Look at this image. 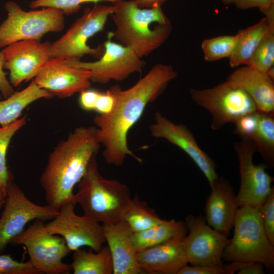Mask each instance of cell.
Wrapping results in <instances>:
<instances>
[{"label": "cell", "mask_w": 274, "mask_h": 274, "mask_svg": "<svg viewBox=\"0 0 274 274\" xmlns=\"http://www.w3.org/2000/svg\"><path fill=\"white\" fill-rule=\"evenodd\" d=\"M177 77L178 72L172 65L158 63L130 88L123 90L116 85L109 89L115 99L112 111L96 116L93 120L99 141L104 147L102 156L108 164L121 166L127 156L142 163V159L128 148L127 134L146 106L162 94Z\"/></svg>", "instance_id": "cell-1"}, {"label": "cell", "mask_w": 274, "mask_h": 274, "mask_svg": "<svg viewBox=\"0 0 274 274\" xmlns=\"http://www.w3.org/2000/svg\"><path fill=\"white\" fill-rule=\"evenodd\" d=\"M100 146L97 128L93 126L77 127L58 143L40 178L47 204L58 210L65 203H75L74 188Z\"/></svg>", "instance_id": "cell-2"}, {"label": "cell", "mask_w": 274, "mask_h": 274, "mask_svg": "<svg viewBox=\"0 0 274 274\" xmlns=\"http://www.w3.org/2000/svg\"><path fill=\"white\" fill-rule=\"evenodd\" d=\"M114 5L111 16L115 28L108 34L140 57L149 55L169 37L172 26L161 7L142 8L133 0Z\"/></svg>", "instance_id": "cell-3"}, {"label": "cell", "mask_w": 274, "mask_h": 274, "mask_svg": "<svg viewBox=\"0 0 274 274\" xmlns=\"http://www.w3.org/2000/svg\"><path fill=\"white\" fill-rule=\"evenodd\" d=\"M96 155L92 156L78 183L75 203L80 206L84 214L99 223H117L122 221L131 199L130 190L119 181L108 179L101 175Z\"/></svg>", "instance_id": "cell-4"}, {"label": "cell", "mask_w": 274, "mask_h": 274, "mask_svg": "<svg viewBox=\"0 0 274 274\" xmlns=\"http://www.w3.org/2000/svg\"><path fill=\"white\" fill-rule=\"evenodd\" d=\"M232 238L223 250L222 259L230 262L261 263L268 270L274 269V245L265 232L258 208H238Z\"/></svg>", "instance_id": "cell-5"}, {"label": "cell", "mask_w": 274, "mask_h": 274, "mask_svg": "<svg viewBox=\"0 0 274 274\" xmlns=\"http://www.w3.org/2000/svg\"><path fill=\"white\" fill-rule=\"evenodd\" d=\"M114 10V5L107 6L97 3L92 8L85 9L82 16L67 31L51 43L50 58L81 60L85 55H89L99 59L105 51L103 45L91 48L87 45V42L104 29L109 16Z\"/></svg>", "instance_id": "cell-6"}, {"label": "cell", "mask_w": 274, "mask_h": 274, "mask_svg": "<svg viewBox=\"0 0 274 274\" xmlns=\"http://www.w3.org/2000/svg\"><path fill=\"white\" fill-rule=\"evenodd\" d=\"M5 7L8 16L0 24V48L22 40L40 41L46 33L60 31L64 27V14L55 8L25 11L12 1Z\"/></svg>", "instance_id": "cell-7"}, {"label": "cell", "mask_w": 274, "mask_h": 274, "mask_svg": "<svg viewBox=\"0 0 274 274\" xmlns=\"http://www.w3.org/2000/svg\"><path fill=\"white\" fill-rule=\"evenodd\" d=\"M11 245L26 248L28 260L39 274H68L72 271L71 265L62 261L71 251L62 237L47 230L43 221L35 220Z\"/></svg>", "instance_id": "cell-8"}, {"label": "cell", "mask_w": 274, "mask_h": 274, "mask_svg": "<svg viewBox=\"0 0 274 274\" xmlns=\"http://www.w3.org/2000/svg\"><path fill=\"white\" fill-rule=\"evenodd\" d=\"M190 97L198 106L211 115V128L220 129L247 114L258 111L249 95L226 81L216 86L203 89L190 88Z\"/></svg>", "instance_id": "cell-9"}, {"label": "cell", "mask_w": 274, "mask_h": 274, "mask_svg": "<svg viewBox=\"0 0 274 274\" xmlns=\"http://www.w3.org/2000/svg\"><path fill=\"white\" fill-rule=\"evenodd\" d=\"M0 216V254L33 220H52L59 211L48 204L40 206L30 201L14 182L8 184L6 198Z\"/></svg>", "instance_id": "cell-10"}, {"label": "cell", "mask_w": 274, "mask_h": 274, "mask_svg": "<svg viewBox=\"0 0 274 274\" xmlns=\"http://www.w3.org/2000/svg\"><path fill=\"white\" fill-rule=\"evenodd\" d=\"M105 51L95 61L65 60L71 66L90 72L91 82L106 84L111 80L122 81L135 73H141L145 62L130 47L112 41L108 34Z\"/></svg>", "instance_id": "cell-11"}, {"label": "cell", "mask_w": 274, "mask_h": 274, "mask_svg": "<svg viewBox=\"0 0 274 274\" xmlns=\"http://www.w3.org/2000/svg\"><path fill=\"white\" fill-rule=\"evenodd\" d=\"M237 155L240 175L239 189L236 194L238 207L248 206L259 208L274 187V178L266 171L264 163L255 164L253 156L256 147L252 140L241 139L234 144Z\"/></svg>", "instance_id": "cell-12"}, {"label": "cell", "mask_w": 274, "mask_h": 274, "mask_svg": "<svg viewBox=\"0 0 274 274\" xmlns=\"http://www.w3.org/2000/svg\"><path fill=\"white\" fill-rule=\"evenodd\" d=\"M75 204L68 202L63 204L58 214L45 224L51 233L61 236L71 251L83 246L89 247L97 252L106 242L102 225L84 214L77 215Z\"/></svg>", "instance_id": "cell-13"}, {"label": "cell", "mask_w": 274, "mask_h": 274, "mask_svg": "<svg viewBox=\"0 0 274 274\" xmlns=\"http://www.w3.org/2000/svg\"><path fill=\"white\" fill-rule=\"evenodd\" d=\"M185 222L188 233L182 243L188 262L197 266L223 265L228 237L211 227L201 215H189Z\"/></svg>", "instance_id": "cell-14"}, {"label": "cell", "mask_w": 274, "mask_h": 274, "mask_svg": "<svg viewBox=\"0 0 274 274\" xmlns=\"http://www.w3.org/2000/svg\"><path fill=\"white\" fill-rule=\"evenodd\" d=\"M48 42L22 40L13 43L1 51L3 67L9 71V81L13 87L33 79L50 58Z\"/></svg>", "instance_id": "cell-15"}, {"label": "cell", "mask_w": 274, "mask_h": 274, "mask_svg": "<svg viewBox=\"0 0 274 274\" xmlns=\"http://www.w3.org/2000/svg\"><path fill=\"white\" fill-rule=\"evenodd\" d=\"M154 120L149 127L151 135L165 139L183 150L203 174L211 186L219 177L216 164L199 147L191 130L184 124L174 123L159 111L155 113Z\"/></svg>", "instance_id": "cell-16"}, {"label": "cell", "mask_w": 274, "mask_h": 274, "mask_svg": "<svg viewBox=\"0 0 274 274\" xmlns=\"http://www.w3.org/2000/svg\"><path fill=\"white\" fill-rule=\"evenodd\" d=\"M91 76L90 71L68 65L64 59L50 58L33 80L53 96L63 98L90 88Z\"/></svg>", "instance_id": "cell-17"}, {"label": "cell", "mask_w": 274, "mask_h": 274, "mask_svg": "<svg viewBox=\"0 0 274 274\" xmlns=\"http://www.w3.org/2000/svg\"><path fill=\"white\" fill-rule=\"evenodd\" d=\"M205 206V219L213 228L228 236L239 208L236 195L228 180L222 177L210 186Z\"/></svg>", "instance_id": "cell-18"}, {"label": "cell", "mask_w": 274, "mask_h": 274, "mask_svg": "<svg viewBox=\"0 0 274 274\" xmlns=\"http://www.w3.org/2000/svg\"><path fill=\"white\" fill-rule=\"evenodd\" d=\"M113 265V274H143L131 242L132 231L123 221L102 224Z\"/></svg>", "instance_id": "cell-19"}, {"label": "cell", "mask_w": 274, "mask_h": 274, "mask_svg": "<svg viewBox=\"0 0 274 274\" xmlns=\"http://www.w3.org/2000/svg\"><path fill=\"white\" fill-rule=\"evenodd\" d=\"M226 81L247 93L258 111L274 114V81L266 72L246 65L232 72Z\"/></svg>", "instance_id": "cell-20"}, {"label": "cell", "mask_w": 274, "mask_h": 274, "mask_svg": "<svg viewBox=\"0 0 274 274\" xmlns=\"http://www.w3.org/2000/svg\"><path fill=\"white\" fill-rule=\"evenodd\" d=\"M182 242L168 241L138 252V262L144 273L178 274L188 263Z\"/></svg>", "instance_id": "cell-21"}, {"label": "cell", "mask_w": 274, "mask_h": 274, "mask_svg": "<svg viewBox=\"0 0 274 274\" xmlns=\"http://www.w3.org/2000/svg\"><path fill=\"white\" fill-rule=\"evenodd\" d=\"M188 233L185 221L164 220L147 229L133 232L131 242L137 252L149 247L172 241H182Z\"/></svg>", "instance_id": "cell-22"}, {"label": "cell", "mask_w": 274, "mask_h": 274, "mask_svg": "<svg viewBox=\"0 0 274 274\" xmlns=\"http://www.w3.org/2000/svg\"><path fill=\"white\" fill-rule=\"evenodd\" d=\"M52 96L32 80L23 90L14 92L4 100L0 99V125L5 126L10 124L19 119L23 111L33 102Z\"/></svg>", "instance_id": "cell-23"}, {"label": "cell", "mask_w": 274, "mask_h": 274, "mask_svg": "<svg viewBox=\"0 0 274 274\" xmlns=\"http://www.w3.org/2000/svg\"><path fill=\"white\" fill-rule=\"evenodd\" d=\"M268 29L267 20L264 17L255 24L240 30L236 33L235 46L229 58L231 67L247 64Z\"/></svg>", "instance_id": "cell-24"}, {"label": "cell", "mask_w": 274, "mask_h": 274, "mask_svg": "<svg viewBox=\"0 0 274 274\" xmlns=\"http://www.w3.org/2000/svg\"><path fill=\"white\" fill-rule=\"evenodd\" d=\"M80 248L74 252L70 264L74 274H112L113 265L108 246L95 253Z\"/></svg>", "instance_id": "cell-25"}, {"label": "cell", "mask_w": 274, "mask_h": 274, "mask_svg": "<svg viewBox=\"0 0 274 274\" xmlns=\"http://www.w3.org/2000/svg\"><path fill=\"white\" fill-rule=\"evenodd\" d=\"M155 211L141 200L138 194L131 198L123 213L122 221L126 222L133 232L147 229L161 222Z\"/></svg>", "instance_id": "cell-26"}, {"label": "cell", "mask_w": 274, "mask_h": 274, "mask_svg": "<svg viewBox=\"0 0 274 274\" xmlns=\"http://www.w3.org/2000/svg\"><path fill=\"white\" fill-rule=\"evenodd\" d=\"M267 167L274 165V114L260 112L257 128L252 140Z\"/></svg>", "instance_id": "cell-27"}, {"label": "cell", "mask_w": 274, "mask_h": 274, "mask_svg": "<svg viewBox=\"0 0 274 274\" xmlns=\"http://www.w3.org/2000/svg\"><path fill=\"white\" fill-rule=\"evenodd\" d=\"M26 122L27 117L24 115L8 125L0 127V190L5 195L8 184L14 179L7 165L8 148L13 136Z\"/></svg>", "instance_id": "cell-28"}, {"label": "cell", "mask_w": 274, "mask_h": 274, "mask_svg": "<svg viewBox=\"0 0 274 274\" xmlns=\"http://www.w3.org/2000/svg\"><path fill=\"white\" fill-rule=\"evenodd\" d=\"M237 35H224L207 39L201 45L207 61L212 62L231 56L236 42Z\"/></svg>", "instance_id": "cell-29"}, {"label": "cell", "mask_w": 274, "mask_h": 274, "mask_svg": "<svg viewBox=\"0 0 274 274\" xmlns=\"http://www.w3.org/2000/svg\"><path fill=\"white\" fill-rule=\"evenodd\" d=\"M246 65L266 72L274 66V26L268 29Z\"/></svg>", "instance_id": "cell-30"}, {"label": "cell", "mask_w": 274, "mask_h": 274, "mask_svg": "<svg viewBox=\"0 0 274 274\" xmlns=\"http://www.w3.org/2000/svg\"><path fill=\"white\" fill-rule=\"evenodd\" d=\"M122 0H34L32 1L29 7L31 9L39 8L53 7L61 10L64 14H72L77 12L81 8L82 4L100 2H108L114 5Z\"/></svg>", "instance_id": "cell-31"}, {"label": "cell", "mask_w": 274, "mask_h": 274, "mask_svg": "<svg viewBox=\"0 0 274 274\" xmlns=\"http://www.w3.org/2000/svg\"><path fill=\"white\" fill-rule=\"evenodd\" d=\"M247 263L230 262L222 265L185 266L178 274H233Z\"/></svg>", "instance_id": "cell-32"}, {"label": "cell", "mask_w": 274, "mask_h": 274, "mask_svg": "<svg viewBox=\"0 0 274 274\" xmlns=\"http://www.w3.org/2000/svg\"><path fill=\"white\" fill-rule=\"evenodd\" d=\"M0 274H39L28 260L18 261L9 254H0Z\"/></svg>", "instance_id": "cell-33"}, {"label": "cell", "mask_w": 274, "mask_h": 274, "mask_svg": "<svg viewBox=\"0 0 274 274\" xmlns=\"http://www.w3.org/2000/svg\"><path fill=\"white\" fill-rule=\"evenodd\" d=\"M260 112L257 111L239 118L234 123V133L241 139L252 140L257 128Z\"/></svg>", "instance_id": "cell-34"}, {"label": "cell", "mask_w": 274, "mask_h": 274, "mask_svg": "<svg viewBox=\"0 0 274 274\" xmlns=\"http://www.w3.org/2000/svg\"><path fill=\"white\" fill-rule=\"evenodd\" d=\"M258 210L266 235L274 245V189Z\"/></svg>", "instance_id": "cell-35"}, {"label": "cell", "mask_w": 274, "mask_h": 274, "mask_svg": "<svg viewBox=\"0 0 274 274\" xmlns=\"http://www.w3.org/2000/svg\"><path fill=\"white\" fill-rule=\"evenodd\" d=\"M224 5H233L241 10L258 8L263 13L274 7V0H221Z\"/></svg>", "instance_id": "cell-36"}, {"label": "cell", "mask_w": 274, "mask_h": 274, "mask_svg": "<svg viewBox=\"0 0 274 274\" xmlns=\"http://www.w3.org/2000/svg\"><path fill=\"white\" fill-rule=\"evenodd\" d=\"M100 91L87 89L80 92L79 104L84 110L94 111L96 100Z\"/></svg>", "instance_id": "cell-37"}, {"label": "cell", "mask_w": 274, "mask_h": 274, "mask_svg": "<svg viewBox=\"0 0 274 274\" xmlns=\"http://www.w3.org/2000/svg\"><path fill=\"white\" fill-rule=\"evenodd\" d=\"M114 102V96L109 89L105 93L100 92L96 102L94 111L99 114H108L112 111Z\"/></svg>", "instance_id": "cell-38"}, {"label": "cell", "mask_w": 274, "mask_h": 274, "mask_svg": "<svg viewBox=\"0 0 274 274\" xmlns=\"http://www.w3.org/2000/svg\"><path fill=\"white\" fill-rule=\"evenodd\" d=\"M3 65V56L0 51V93L2 97L6 98L14 92V90L6 77L7 73L4 71Z\"/></svg>", "instance_id": "cell-39"}, {"label": "cell", "mask_w": 274, "mask_h": 274, "mask_svg": "<svg viewBox=\"0 0 274 274\" xmlns=\"http://www.w3.org/2000/svg\"><path fill=\"white\" fill-rule=\"evenodd\" d=\"M237 274H263L264 265L259 262L247 263L237 271Z\"/></svg>", "instance_id": "cell-40"}, {"label": "cell", "mask_w": 274, "mask_h": 274, "mask_svg": "<svg viewBox=\"0 0 274 274\" xmlns=\"http://www.w3.org/2000/svg\"><path fill=\"white\" fill-rule=\"evenodd\" d=\"M140 8H151L161 7L167 0H133Z\"/></svg>", "instance_id": "cell-41"}, {"label": "cell", "mask_w": 274, "mask_h": 274, "mask_svg": "<svg viewBox=\"0 0 274 274\" xmlns=\"http://www.w3.org/2000/svg\"><path fill=\"white\" fill-rule=\"evenodd\" d=\"M6 195L0 190V209H1L5 202Z\"/></svg>", "instance_id": "cell-42"}, {"label": "cell", "mask_w": 274, "mask_h": 274, "mask_svg": "<svg viewBox=\"0 0 274 274\" xmlns=\"http://www.w3.org/2000/svg\"><path fill=\"white\" fill-rule=\"evenodd\" d=\"M268 76L274 81V66L270 68L267 72Z\"/></svg>", "instance_id": "cell-43"}, {"label": "cell", "mask_w": 274, "mask_h": 274, "mask_svg": "<svg viewBox=\"0 0 274 274\" xmlns=\"http://www.w3.org/2000/svg\"><path fill=\"white\" fill-rule=\"evenodd\" d=\"M2 96H0V99H2Z\"/></svg>", "instance_id": "cell-44"}]
</instances>
